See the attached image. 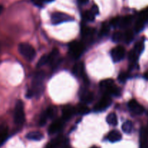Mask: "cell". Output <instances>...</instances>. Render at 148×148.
<instances>
[{"mask_svg":"<svg viewBox=\"0 0 148 148\" xmlns=\"http://www.w3.org/2000/svg\"><path fill=\"white\" fill-rule=\"evenodd\" d=\"M45 73L43 71H38L36 73L32 82V88L27 91V98H31L33 95H40L43 90V79Z\"/></svg>","mask_w":148,"mask_h":148,"instance_id":"1","label":"cell"},{"mask_svg":"<svg viewBox=\"0 0 148 148\" xmlns=\"http://www.w3.org/2000/svg\"><path fill=\"white\" fill-rule=\"evenodd\" d=\"M85 46L82 42L72 41L69 44V55L73 59H78L83 53Z\"/></svg>","mask_w":148,"mask_h":148,"instance_id":"2","label":"cell"},{"mask_svg":"<svg viewBox=\"0 0 148 148\" xmlns=\"http://www.w3.org/2000/svg\"><path fill=\"white\" fill-rule=\"evenodd\" d=\"M14 121L17 125H21L25 121L24 105L22 101H18L16 103L14 111Z\"/></svg>","mask_w":148,"mask_h":148,"instance_id":"3","label":"cell"},{"mask_svg":"<svg viewBox=\"0 0 148 148\" xmlns=\"http://www.w3.org/2000/svg\"><path fill=\"white\" fill-rule=\"evenodd\" d=\"M18 50L20 53L27 60H33L36 56V51L34 48L27 43H21L18 46Z\"/></svg>","mask_w":148,"mask_h":148,"instance_id":"4","label":"cell"},{"mask_svg":"<svg viewBox=\"0 0 148 148\" xmlns=\"http://www.w3.org/2000/svg\"><path fill=\"white\" fill-rule=\"evenodd\" d=\"M73 20L74 19L70 15L63 12H56L53 13L51 14V22L54 25L60 24V23L71 21V20Z\"/></svg>","mask_w":148,"mask_h":148,"instance_id":"5","label":"cell"},{"mask_svg":"<svg viewBox=\"0 0 148 148\" xmlns=\"http://www.w3.org/2000/svg\"><path fill=\"white\" fill-rule=\"evenodd\" d=\"M111 104V98L110 95L105 94L103 97L99 101V102L94 107V111L96 112L103 111L106 109Z\"/></svg>","mask_w":148,"mask_h":148,"instance_id":"6","label":"cell"},{"mask_svg":"<svg viewBox=\"0 0 148 148\" xmlns=\"http://www.w3.org/2000/svg\"><path fill=\"white\" fill-rule=\"evenodd\" d=\"M111 57L114 62H119L122 60L126 54V50L123 46H119L115 47L111 51Z\"/></svg>","mask_w":148,"mask_h":148,"instance_id":"7","label":"cell"},{"mask_svg":"<svg viewBox=\"0 0 148 148\" xmlns=\"http://www.w3.org/2000/svg\"><path fill=\"white\" fill-rule=\"evenodd\" d=\"M128 107L132 112L137 115H140L145 111L144 107L140 105L136 100H131L129 102Z\"/></svg>","mask_w":148,"mask_h":148,"instance_id":"8","label":"cell"},{"mask_svg":"<svg viewBox=\"0 0 148 148\" xmlns=\"http://www.w3.org/2000/svg\"><path fill=\"white\" fill-rule=\"evenodd\" d=\"M64 120L63 119H59L55 120L53 123L50 125L49 128V133L50 134H55V133L58 132L62 130V128L64 126Z\"/></svg>","mask_w":148,"mask_h":148,"instance_id":"9","label":"cell"},{"mask_svg":"<svg viewBox=\"0 0 148 148\" xmlns=\"http://www.w3.org/2000/svg\"><path fill=\"white\" fill-rule=\"evenodd\" d=\"M140 148H148V131L147 129L142 128L140 137Z\"/></svg>","mask_w":148,"mask_h":148,"instance_id":"10","label":"cell"},{"mask_svg":"<svg viewBox=\"0 0 148 148\" xmlns=\"http://www.w3.org/2000/svg\"><path fill=\"white\" fill-rule=\"evenodd\" d=\"M75 114V107L72 106H66L62 109V117L64 121L69 119L74 114Z\"/></svg>","mask_w":148,"mask_h":148,"instance_id":"11","label":"cell"},{"mask_svg":"<svg viewBox=\"0 0 148 148\" xmlns=\"http://www.w3.org/2000/svg\"><path fill=\"white\" fill-rule=\"evenodd\" d=\"M9 129L6 124L0 125V146L4 143L8 136Z\"/></svg>","mask_w":148,"mask_h":148,"instance_id":"12","label":"cell"},{"mask_svg":"<svg viewBox=\"0 0 148 148\" xmlns=\"http://www.w3.org/2000/svg\"><path fill=\"white\" fill-rule=\"evenodd\" d=\"M80 99L83 103H90L93 100V94L88 90H85L81 93Z\"/></svg>","mask_w":148,"mask_h":148,"instance_id":"13","label":"cell"},{"mask_svg":"<svg viewBox=\"0 0 148 148\" xmlns=\"http://www.w3.org/2000/svg\"><path fill=\"white\" fill-rule=\"evenodd\" d=\"M121 134L116 130H113L108 134V140L111 143H116L121 140Z\"/></svg>","mask_w":148,"mask_h":148,"instance_id":"14","label":"cell"},{"mask_svg":"<svg viewBox=\"0 0 148 148\" xmlns=\"http://www.w3.org/2000/svg\"><path fill=\"white\" fill-rule=\"evenodd\" d=\"M132 20H133V17L131 15H128L124 17H121V20H120V23H119V27H121V28H125V27H127L128 26L130 25V24L132 23Z\"/></svg>","mask_w":148,"mask_h":148,"instance_id":"15","label":"cell"},{"mask_svg":"<svg viewBox=\"0 0 148 148\" xmlns=\"http://www.w3.org/2000/svg\"><path fill=\"white\" fill-rule=\"evenodd\" d=\"M26 137L28 140L39 141V140H41L43 138V135L42 133L39 132H31L28 133L26 135Z\"/></svg>","mask_w":148,"mask_h":148,"instance_id":"16","label":"cell"},{"mask_svg":"<svg viewBox=\"0 0 148 148\" xmlns=\"http://www.w3.org/2000/svg\"><path fill=\"white\" fill-rule=\"evenodd\" d=\"M114 80L111 79H104V80L101 81V83H100V87H101V90H103L104 92H106L107 90H108L110 88L114 86Z\"/></svg>","mask_w":148,"mask_h":148,"instance_id":"17","label":"cell"},{"mask_svg":"<svg viewBox=\"0 0 148 148\" xmlns=\"http://www.w3.org/2000/svg\"><path fill=\"white\" fill-rule=\"evenodd\" d=\"M75 114H86L90 112V109L88 106L85 105V103H81L78 104L76 107H75Z\"/></svg>","mask_w":148,"mask_h":148,"instance_id":"18","label":"cell"},{"mask_svg":"<svg viewBox=\"0 0 148 148\" xmlns=\"http://www.w3.org/2000/svg\"><path fill=\"white\" fill-rule=\"evenodd\" d=\"M58 56H59V51L58 49H54L50 54H49V64H55L58 62Z\"/></svg>","mask_w":148,"mask_h":148,"instance_id":"19","label":"cell"},{"mask_svg":"<svg viewBox=\"0 0 148 148\" xmlns=\"http://www.w3.org/2000/svg\"><path fill=\"white\" fill-rule=\"evenodd\" d=\"M73 74L76 76H82L84 74V64L82 63H78L73 67Z\"/></svg>","mask_w":148,"mask_h":148,"instance_id":"20","label":"cell"},{"mask_svg":"<svg viewBox=\"0 0 148 148\" xmlns=\"http://www.w3.org/2000/svg\"><path fill=\"white\" fill-rule=\"evenodd\" d=\"M106 121L108 124L111 126H116L118 123V119H117L116 114L114 113H111L107 116Z\"/></svg>","mask_w":148,"mask_h":148,"instance_id":"21","label":"cell"},{"mask_svg":"<svg viewBox=\"0 0 148 148\" xmlns=\"http://www.w3.org/2000/svg\"><path fill=\"white\" fill-rule=\"evenodd\" d=\"M94 32H95V30L89 27H82V30H81L82 36L84 38H87L91 37L94 34Z\"/></svg>","mask_w":148,"mask_h":148,"instance_id":"22","label":"cell"},{"mask_svg":"<svg viewBox=\"0 0 148 148\" xmlns=\"http://www.w3.org/2000/svg\"><path fill=\"white\" fill-rule=\"evenodd\" d=\"M133 128V124L130 121H127L126 122H124L122 125V130L124 132L127 133V134H130L132 132Z\"/></svg>","mask_w":148,"mask_h":148,"instance_id":"23","label":"cell"},{"mask_svg":"<svg viewBox=\"0 0 148 148\" xmlns=\"http://www.w3.org/2000/svg\"><path fill=\"white\" fill-rule=\"evenodd\" d=\"M95 14L92 12L91 10L89 11H86L82 14V17L87 21H93L95 20Z\"/></svg>","mask_w":148,"mask_h":148,"instance_id":"24","label":"cell"},{"mask_svg":"<svg viewBox=\"0 0 148 148\" xmlns=\"http://www.w3.org/2000/svg\"><path fill=\"white\" fill-rule=\"evenodd\" d=\"M133 38H134V33L132 30H128L124 33V39L127 43H130L133 40Z\"/></svg>","mask_w":148,"mask_h":148,"instance_id":"25","label":"cell"},{"mask_svg":"<svg viewBox=\"0 0 148 148\" xmlns=\"http://www.w3.org/2000/svg\"><path fill=\"white\" fill-rule=\"evenodd\" d=\"M144 48L145 46H144V43H143V42H138V43H136V45L134 46V48L133 49V50H134V51H135L136 53L140 56V55L142 53V52L143 51V50H144Z\"/></svg>","mask_w":148,"mask_h":148,"instance_id":"26","label":"cell"},{"mask_svg":"<svg viewBox=\"0 0 148 148\" xmlns=\"http://www.w3.org/2000/svg\"><path fill=\"white\" fill-rule=\"evenodd\" d=\"M49 119V116H48V114H47V112H46V111H43V112L42 113L41 116H40V121H39V125L41 126V127L44 126Z\"/></svg>","mask_w":148,"mask_h":148,"instance_id":"27","label":"cell"},{"mask_svg":"<svg viewBox=\"0 0 148 148\" xmlns=\"http://www.w3.org/2000/svg\"><path fill=\"white\" fill-rule=\"evenodd\" d=\"M145 23V22L143 21V20L138 18V20H137V22H136L135 23V27H134V28H135V31L137 32V33L141 31V30L143 29V27H144Z\"/></svg>","mask_w":148,"mask_h":148,"instance_id":"28","label":"cell"},{"mask_svg":"<svg viewBox=\"0 0 148 148\" xmlns=\"http://www.w3.org/2000/svg\"><path fill=\"white\" fill-rule=\"evenodd\" d=\"M110 25H111L108 24V23H104L102 25V27L101 29V31H100V35L101 36H106V35L108 34V33L110 30Z\"/></svg>","mask_w":148,"mask_h":148,"instance_id":"29","label":"cell"},{"mask_svg":"<svg viewBox=\"0 0 148 148\" xmlns=\"http://www.w3.org/2000/svg\"><path fill=\"white\" fill-rule=\"evenodd\" d=\"M124 39V33L121 32H116L112 36V40L114 42H119Z\"/></svg>","mask_w":148,"mask_h":148,"instance_id":"30","label":"cell"},{"mask_svg":"<svg viewBox=\"0 0 148 148\" xmlns=\"http://www.w3.org/2000/svg\"><path fill=\"white\" fill-rule=\"evenodd\" d=\"M139 19L142 20L143 21L146 22L148 20V7L143 10L140 13Z\"/></svg>","mask_w":148,"mask_h":148,"instance_id":"31","label":"cell"},{"mask_svg":"<svg viewBox=\"0 0 148 148\" xmlns=\"http://www.w3.org/2000/svg\"><path fill=\"white\" fill-rule=\"evenodd\" d=\"M60 138H57L56 139V140H53L52 142H51L50 143H49V144L47 145V146L46 147V148H56L59 145H60Z\"/></svg>","mask_w":148,"mask_h":148,"instance_id":"32","label":"cell"},{"mask_svg":"<svg viewBox=\"0 0 148 148\" xmlns=\"http://www.w3.org/2000/svg\"><path fill=\"white\" fill-rule=\"evenodd\" d=\"M49 63V55H44V56H42L40 58V59L39 60L38 63V66H42L43 65Z\"/></svg>","mask_w":148,"mask_h":148,"instance_id":"33","label":"cell"},{"mask_svg":"<svg viewBox=\"0 0 148 148\" xmlns=\"http://www.w3.org/2000/svg\"><path fill=\"white\" fill-rule=\"evenodd\" d=\"M46 111V112H47L49 119L53 118V117L56 116V109L54 108V107H49V108H47Z\"/></svg>","mask_w":148,"mask_h":148,"instance_id":"34","label":"cell"},{"mask_svg":"<svg viewBox=\"0 0 148 148\" xmlns=\"http://www.w3.org/2000/svg\"><path fill=\"white\" fill-rule=\"evenodd\" d=\"M120 20H121V17H115V18H114L113 20H111V22H110V25L114 27H119Z\"/></svg>","mask_w":148,"mask_h":148,"instance_id":"35","label":"cell"},{"mask_svg":"<svg viewBox=\"0 0 148 148\" xmlns=\"http://www.w3.org/2000/svg\"><path fill=\"white\" fill-rule=\"evenodd\" d=\"M128 78V74L126 72H121L119 76V80L121 82H124Z\"/></svg>","mask_w":148,"mask_h":148,"instance_id":"36","label":"cell"},{"mask_svg":"<svg viewBox=\"0 0 148 148\" xmlns=\"http://www.w3.org/2000/svg\"><path fill=\"white\" fill-rule=\"evenodd\" d=\"M90 10L95 14H98V12H99V10H98V6H97V5H93V6H92V8H91Z\"/></svg>","mask_w":148,"mask_h":148,"instance_id":"37","label":"cell"},{"mask_svg":"<svg viewBox=\"0 0 148 148\" xmlns=\"http://www.w3.org/2000/svg\"><path fill=\"white\" fill-rule=\"evenodd\" d=\"M88 1L89 0H78V1L81 4H86V3L88 2Z\"/></svg>","mask_w":148,"mask_h":148,"instance_id":"38","label":"cell"},{"mask_svg":"<svg viewBox=\"0 0 148 148\" xmlns=\"http://www.w3.org/2000/svg\"><path fill=\"white\" fill-rule=\"evenodd\" d=\"M3 6L2 5H0V14H1V12H2V11H3Z\"/></svg>","mask_w":148,"mask_h":148,"instance_id":"39","label":"cell"},{"mask_svg":"<svg viewBox=\"0 0 148 148\" xmlns=\"http://www.w3.org/2000/svg\"><path fill=\"white\" fill-rule=\"evenodd\" d=\"M145 77L146 79H148V72L145 73Z\"/></svg>","mask_w":148,"mask_h":148,"instance_id":"40","label":"cell"},{"mask_svg":"<svg viewBox=\"0 0 148 148\" xmlns=\"http://www.w3.org/2000/svg\"><path fill=\"white\" fill-rule=\"evenodd\" d=\"M44 1H53V0H44Z\"/></svg>","mask_w":148,"mask_h":148,"instance_id":"41","label":"cell"},{"mask_svg":"<svg viewBox=\"0 0 148 148\" xmlns=\"http://www.w3.org/2000/svg\"><path fill=\"white\" fill-rule=\"evenodd\" d=\"M92 148H99V147H92Z\"/></svg>","mask_w":148,"mask_h":148,"instance_id":"42","label":"cell"},{"mask_svg":"<svg viewBox=\"0 0 148 148\" xmlns=\"http://www.w3.org/2000/svg\"><path fill=\"white\" fill-rule=\"evenodd\" d=\"M64 148H71V147H65Z\"/></svg>","mask_w":148,"mask_h":148,"instance_id":"43","label":"cell"},{"mask_svg":"<svg viewBox=\"0 0 148 148\" xmlns=\"http://www.w3.org/2000/svg\"><path fill=\"white\" fill-rule=\"evenodd\" d=\"M33 1H36V0H33Z\"/></svg>","mask_w":148,"mask_h":148,"instance_id":"44","label":"cell"}]
</instances>
